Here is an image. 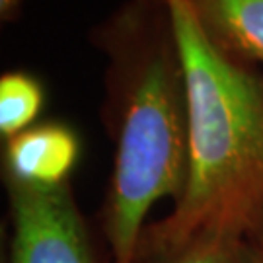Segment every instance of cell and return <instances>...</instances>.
Listing matches in <instances>:
<instances>
[{"label":"cell","instance_id":"obj_4","mask_svg":"<svg viewBox=\"0 0 263 263\" xmlns=\"http://www.w3.org/2000/svg\"><path fill=\"white\" fill-rule=\"evenodd\" d=\"M4 142V179L43 189L70 183L82 152L80 135L63 121L37 123Z\"/></svg>","mask_w":263,"mask_h":263},{"label":"cell","instance_id":"obj_2","mask_svg":"<svg viewBox=\"0 0 263 263\" xmlns=\"http://www.w3.org/2000/svg\"><path fill=\"white\" fill-rule=\"evenodd\" d=\"M170 6L187 88L189 174L172 213L146 226L137 259L209 230L263 236V76L211 41L189 0Z\"/></svg>","mask_w":263,"mask_h":263},{"label":"cell","instance_id":"obj_8","mask_svg":"<svg viewBox=\"0 0 263 263\" xmlns=\"http://www.w3.org/2000/svg\"><path fill=\"white\" fill-rule=\"evenodd\" d=\"M24 0H0V20L4 24H8L12 20H16V16L20 14Z\"/></svg>","mask_w":263,"mask_h":263},{"label":"cell","instance_id":"obj_9","mask_svg":"<svg viewBox=\"0 0 263 263\" xmlns=\"http://www.w3.org/2000/svg\"><path fill=\"white\" fill-rule=\"evenodd\" d=\"M255 244H257V252H259V259H261V263H263V236H259V238H255Z\"/></svg>","mask_w":263,"mask_h":263},{"label":"cell","instance_id":"obj_7","mask_svg":"<svg viewBox=\"0 0 263 263\" xmlns=\"http://www.w3.org/2000/svg\"><path fill=\"white\" fill-rule=\"evenodd\" d=\"M45 105V88L28 70H10L0 76V135L4 141L37 125Z\"/></svg>","mask_w":263,"mask_h":263},{"label":"cell","instance_id":"obj_5","mask_svg":"<svg viewBox=\"0 0 263 263\" xmlns=\"http://www.w3.org/2000/svg\"><path fill=\"white\" fill-rule=\"evenodd\" d=\"M201 28L224 53L263 65V0H189Z\"/></svg>","mask_w":263,"mask_h":263},{"label":"cell","instance_id":"obj_1","mask_svg":"<svg viewBox=\"0 0 263 263\" xmlns=\"http://www.w3.org/2000/svg\"><path fill=\"white\" fill-rule=\"evenodd\" d=\"M90 41L107 59L109 263H137L148 213L160 199L178 201L189 174L187 88L170 0H127L92 29Z\"/></svg>","mask_w":263,"mask_h":263},{"label":"cell","instance_id":"obj_3","mask_svg":"<svg viewBox=\"0 0 263 263\" xmlns=\"http://www.w3.org/2000/svg\"><path fill=\"white\" fill-rule=\"evenodd\" d=\"M10 203V263H100L70 183L31 187L4 179Z\"/></svg>","mask_w":263,"mask_h":263},{"label":"cell","instance_id":"obj_6","mask_svg":"<svg viewBox=\"0 0 263 263\" xmlns=\"http://www.w3.org/2000/svg\"><path fill=\"white\" fill-rule=\"evenodd\" d=\"M137 263H261V259L252 238L230 230H209L172 252L139 257Z\"/></svg>","mask_w":263,"mask_h":263}]
</instances>
